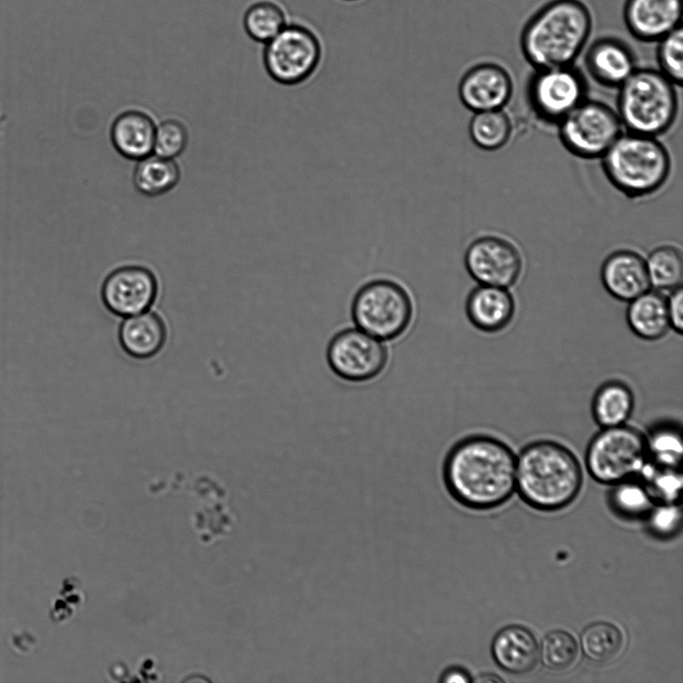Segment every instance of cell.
<instances>
[{
    "mask_svg": "<svg viewBox=\"0 0 683 683\" xmlns=\"http://www.w3.org/2000/svg\"><path fill=\"white\" fill-rule=\"evenodd\" d=\"M513 94V80L502 65L479 62L464 70L457 84L460 103L470 113L503 109Z\"/></svg>",
    "mask_w": 683,
    "mask_h": 683,
    "instance_id": "5bb4252c",
    "label": "cell"
},
{
    "mask_svg": "<svg viewBox=\"0 0 683 683\" xmlns=\"http://www.w3.org/2000/svg\"><path fill=\"white\" fill-rule=\"evenodd\" d=\"M477 682H501L502 679L496 676L495 674H485L481 675L477 679H475Z\"/></svg>",
    "mask_w": 683,
    "mask_h": 683,
    "instance_id": "74e56055",
    "label": "cell"
},
{
    "mask_svg": "<svg viewBox=\"0 0 683 683\" xmlns=\"http://www.w3.org/2000/svg\"><path fill=\"white\" fill-rule=\"evenodd\" d=\"M666 305L670 328L678 334H681L683 330L682 286H679L670 291L669 296L666 298Z\"/></svg>",
    "mask_w": 683,
    "mask_h": 683,
    "instance_id": "d590c367",
    "label": "cell"
},
{
    "mask_svg": "<svg viewBox=\"0 0 683 683\" xmlns=\"http://www.w3.org/2000/svg\"><path fill=\"white\" fill-rule=\"evenodd\" d=\"M463 265L477 284L509 289L520 278L523 258L519 249L509 240L482 235L467 244Z\"/></svg>",
    "mask_w": 683,
    "mask_h": 683,
    "instance_id": "7c38bea8",
    "label": "cell"
},
{
    "mask_svg": "<svg viewBox=\"0 0 683 683\" xmlns=\"http://www.w3.org/2000/svg\"><path fill=\"white\" fill-rule=\"evenodd\" d=\"M440 681L449 683H468L473 681L470 674L460 667H450L445 669L440 676Z\"/></svg>",
    "mask_w": 683,
    "mask_h": 683,
    "instance_id": "8d00e7d4",
    "label": "cell"
},
{
    "mask_svg": "<svg viewBox=\"0 0 683 683\" xmlns=\"http://www.w3.org/2000/svg\"><path fill=\"white\" fill-rule=\"evenodd\" d=\"M646 437L649 459L662 467L677 468L683 452L680 426L664 422L653 426Z\"/></svg>",
    "mask_w": 683,
    "mask_h": 683,
    "instance_id": "f1b7e54d",
    "label": "cell"
},
{
    "mask_svg": "<svg viewBox=\"0 0 683 683\" xmlns=\"http://www.w3.org/2000/svg\"><path fill=\"white\" fill-rule=\"evenodd\" d=\"M416 307V299L406 282L395 276L378 275L356 287L349 315L357 328L392 343L412 328Z\"/></svg>",
    "mask_w": 683,
    "mask_h": 683,
    "instance_id": "277c9868",
    "label": "cell"
},
{
    "mask_svg": "<svg viewBox=\"0 0 683 683\" xmlns=\"http://www.w3.org/2000/svg\"><path fill=\"white\" fill-rule=\"evenodd\" d=\"M628 303L626 321L638 338L656 341L671 329L666 298L659 291L649 289Z\"/></svg>",
    "mask_w": 683,
    "mask_h": 683,
    "instance_id": "7402d4cb",
    "label": "cell"
},
{
    "mask_svg": "<svg viewBox=\"0 0 683 683\" xmlns=\"http://www.w3.org/2000/svg\"><path fill=\"white\" fill-rule=\"evenodd\" d=\"M648 516L649 527L658 537L674 536L680 528L681 512L674 503H662L653 507Z\"/></svg>",
    "mask_w": 683,
    "mask_h": 683,
    "instance_id": "e575fe53",
    "label": "cell"
},
{
    "mask_svg": "<svg viewBox=\"0 0 683 683\" xmlns=\"http://www.w3.org/2000/svg\"><path fill=\"white\" fill-rule=\"evenodd\" d=\"M600 277L605 290L622 302H630L651 289L645 258L629 249L609 254L602 263Z\"/></svg>",
    "mask_w": 683,
    "mask_h": 683,
    "instance_id": "ac0fdd59",
    "label": "cell"
},
{
    "mask_svg": "<svg viewBox=\"0 0 683 683\" xmlns=\"http://www.w3.org/2000/svg\"><path fill=\"white\" fill-rule=\"evenodd\" d=\"M608 181L630 199L650 196L667 182L671 158L656 137L621 134L601 158Z\"/></svg>",
    "mask_w": 683,
    "mask_h": 683,
    "instance_id": "5b68a950",
    "label": "cell"
},
{
    "mask_svg": "<svg viewBox=\"0 0 683 683\" xmlns=\"http://www.w3.org/2000/svg\"><path fill=\"white\" fill-rule=\"evenodd\" d=\"M645 262L651 288L657 291H671L681 286L683 259L677 247H657L649 253Z\"/></svg>",
    "mask_w": 683,
    "mask_h": 683,
    "instance_id": "4316f807",
    "label": "cell"
},
{
    "mask_svg": "<svg viewBox=\"0 0 683 683\" xmlns=\"http://www.w3.org/2000/svg\"><path fill=\"white\" fill-rule=\"evenodd\" d=\"M593 16L582 0H550L525 23L520 48L537 69L571 66L587 45Z\"/></svg>",
    "mask_w": 683,
    "mask_h": 683,
    "instance_id": "7a4b0ae2",
    "label": "cell"
},
{
    "mask_svg": "<svg viewBox=\"0 0 683 683\" xmlns=\"http://www.w3.org/2000/svg\"><path fill=\"white\" fill-rule=\"evenodd\" d=\"M189 129L178 117L168 116L156 123L153 153L177 159L189 143Z\"/></svg>",
    "mask_w": 683,
    "mask_h": 683,
    "instance_id": "1f68e13d",
    "label": "cell"
},
{
    "mask_svg": "<svg viewBox=\"0 0 683 683\" xmlns=\"http://www.w3.org/2000/svg\"><path fill=\"white\" fill-rule=\"evenodd\" d=\"M656 57L661 71L676 86L683 81V30L682 26L657 41Z\"/></svg>",
    "mask_w": 683,
    "mask_h": 683,
    "instance_id": "d6a6232c",
    "label": "cell"
},
{
    "mask_svg": "<svg viewBox=\"0 0 683 683\" xmlns=\"http://www.w3.org/2000/svg\"><path fill=\"white\" fill-rule=\"evenodd\" d=\"M467 134L473 145L484 151H495L507 144L512 122L503 109L472 113Z\"/></svg>",
    "mask_w": 683,
    "mask_h": 683,
    "instance_id": "484cf974",
    "label": "cell"
},
{
    "mask_svg": "<svg viewBox=\"0 0 683 683\" xmlns=\"http://www.w3.org/2000/svg\"><path fill=\"white\" fill-rule=\"evenodd\" d=\"M515 311V300L507 288L478 284L465 300L468 321L485 333L504 330L513 320Z\"/></svg>",
    "mask_w": 683,
    "mask_h": 683,
    "instance_id": "d6986e66",
    "label": "cell"
},
{
    "mask_svg": "<svg viewBox=\"0 0 683 683\" xmlns=\"http://www.w3.org/2000/svg\"><path fill=\"white\" fill-rule=\"evenodd\" d=\"M646 437L627 424L601 428L589 441L585 463L590 476L602 484H616L640 473L648 462Z\"/></svg>",
    "mask_w": 683,
    "mask_h": 683,
    "instance_id": "ba28073f",
    "label": "cell"
},
{
    "mask_svg": "<svg viewBox=\"0 0 683 683\" xmlns=\"http://www.w3.org/2000/svg\"><path fill=\"white\" fill-rule=\"evenodd\" d=\"M391 360V349L356 326L337 330L325 347L328 369L338 379L364 384L381 377Z\"/></svg>",
    "mask_w": 683,
    "mask_h": 683,
    "instance_id": "9c48e42d",
    "label": "cell"
},
{
    "mask_svg": "<svg viewBox=\"0 0 683 683\" xmlns=\"http://www.w3.org/2000/svg\"><path fill=\"white\" fill-rule=\"evenodd\" d=\"M182 170L177 159H170L152 153L138 161L132 172V183L142 196L156 198L177 187Z\"/></svg>",
    "mask_w": 683,
    "mask_h": 683,
    "instance_id": "603a6c76",
    "label": "cell"
},
{
    "mask_svg": "<svg viewBox=\"0 0 683 683\" xmlns=\"http://www.w3.org/2000/svg\"><path fill=\"white\" fill-rule=\"evenodd\" d=\"M167 335L163 318L150 310L125 317L118 331V339L123 351L140 360L157 355L163 349Z\"/></svg>",
    "mask_w": 683,
    "mask_h": 683,
    "instance_id": "ffe728a7",
    "label": "cell"
},
{
    "mask_svg": "<svg viewBox=\"0 0 683 683\" xmlns=\"http://www.w3.org/2000/svg\"><path fill=\"white\" fill-rule=\"evenodd\" d=\"M582 480L577 457L557 441H533L516 456V490L537 510L565 508L578 496Z\"/></svg>",
    "mask_w": 683,
    "mask_h": 683,
    "instance_id": "3957f363",
    "label": "cell"
},
{
    "mask_svg": "<svg viewBox=\"0 0 683 683\" xmlns=\"http://www.w3.org/2000/svg\"><path fill=\"white\" fill-rule=\"evenodd\" d=\"M156 123L154 115L143 107L120 110L110 123L112 147L121 157L134 162L152 154Z\"/></svg>",
    "mask_w": 683,
    "mask_h": 683,
    "instance_id": "2e32d148",
    "label": "cell"
},
{
    "mask_svg": "<svg viewBox=\"0 0 683 683\" xmlns=\"http://www.w3.org/2000/svg\"><path fill=\"white\" fill-rule=\"evenodd\" d=\"M587 84L571 66L537 69L527 85V100L536 117L558 124L586 98Z\"/></svg>",
    "mask_w": 683,
    "mask_h": 683,
    "instance_id": "8fae6325",
    "label": "cell"
},
{
    "mask_svg": "<svg viewBox=\"0 0 683 683\" xmlns=\"http://www.w3.org/2000/svg\"><path fill=\"white\" fill-rule=\"evenodd\" d=\"M342 1H346V2H355V1H360V0H342Z\"/></svg>",
    "mask_w": 683,
    "mask_h": 683,
    "instance_id": "f35d334b",
    "label": "cell"
},
{
    "mask_svg": "<svg viewBox=\"0 0 683 683\" xmlns=\"http://www.w3.org/2000/svg\"><path fill=\"white\" fill-rule=\"evenodd\" d=\"M563 147L581 159H601L622 134V124L607 104L584 100L558 124Z\"/></svg>",
    "mask_w": 683,
    "mask_h": 683,
    "instance_id": "30bf717a",
    "label": "cell"
},
{
    "mask_svg": "<svg viewBox=\"0 0 683 683\" xmlns=\"http://www.w3.org/2000/svg\"><path fill=\"white\" fill-rule=\"evenodd\" d=\"M261 65L273 81L295 85L309 79L323 64L326 43L308 21L291 17L289 23L262 45Z\"/></svg>",
    "mask_w": 683,
    "mask_h": 683,
    "instance_id": "52a82bcc",
    "label": "cell"
},
{
    "mask_svg": "<svg viewBox=\"0 0 683 683\" xmlns=\"http://www.w3.org/2000/svg\"><path fill=\"white\" fill-rule=\"evenodd\" d=\"M491 653L501 669L523 674L531 671L539 661V643L526 627L509 625L493 638Z\"/></svg>",
    "mask_w": 683,
    "mask_h": 683,
    "instance_id": "44dd1931",
    "label": "cell"
},
{
    "mask_svg": "<svg viewBox=\"0 0 683 683\" xmlns=\"http://www.w3.org/2000/svg\"><path fill=\"white\" fill-rule=\"evenodd\" d=\"M683 0H625L623 20L631 36L657 42L682 26Z\"/></svg>",
    "mask_w": 683,
    "mask_h": 683,
    "instance_id": "9a60e30c",
    "label": "cell"
},
{
    "mask_svg": "<svg viewBox=\"0 0 683 683\" xmlns=\"http://www.w3.org/2000/svg\"><path fill=\"white\" fill-rule=\"evenodd\" d=\"M640 473L643 474L646 486L654 499H660L663 503H674L678 498L682 478L676 468L662 467L648 460Z\"/></svg>",
    "mask_w": 683,
    "mask_h": 683,
    "instance_id": "836d02e7",
    "label": "cell"
},
{
    "mask_svg": "<svg viewBox=\"0 0 683 683\" xmlns=\"http://www.w3.org/2000/svg\"><path fill=\"white\" fill-rule=\"evenodd\" d=\"M443 484L458 504L488 510L505 503L516 490V455L495 436H464L447 451L441 468Z\"/></svg>",
    "mask_w": 683,
    "mask_h": 683,
    "instance_id": "6da1fadb",
    "label": "cell"
},
{
    "mask_svg": "<svg viewBox=\"0 0 683 683\" xmlns=\"http://www.w3.org/2000/svg\"><path fill=\"white\" fill-rule=\"evenodd\" d=\"M585 67L600 85L618 88L636 70V56L622 39L604 36L588 47Z\"/></svg>",
    "mask_w": 683,
    "mask_h": 683,
    "instance_id": "e0dca14e",
    "label": "cell"
},
{
    "mask_svg": "<svg viewBox=\"0 0 683 683\" xmlns=\"http://www.w3.org/2000/svg\"><path fill=\"white\" fill-rule=\"evenodd\" d=\"M158 287L152 269L141 264H124L104 278L101 299L108 311L125 318L149 310L156 300Z\"/></svg>",
    "mask_w": 683,
    "mask_h": 683,
    "instance_id": "4fadbf2b",
    "label": "cell"
},
{
    "mask_svg": "<svg viewBox=\"0 0 683 683\" xmlns=\"http://www.w3.org/2000/svg\"><path fill=\"white\" fill-rule=\"evenodd\" d=\"M635 407L631 388L623 381L608 380L595 391L591 413L600 428L616 427L627 423Z\"/></svg>",
    "mask_w": 683,
    "mask_h": 683,
    "instance_id": "cb8c5ba5",
    "label": "cell"
},
{
    "mask_svg": "<svg viewBox=\"0 0 683 683\" xmlns=\"http://www.w3.org/2000/svg\"><path fill=\"white\" fill-rule=\"evenodd\" d=\"M579 646L567 631L553 630L545 635L539 644V659L553 671L570 668L577 660Z\"/></svg>",
    "mask_w": 683,
    "mask_h": 683,
    "instance_id": "4dcf8cb0",
    "label": "cell"
},
{
    "mask_svg": "<svg viewBox=\"0 0 683 683\" xmlns=\"http://www.w3.org/2000/svg\"><path fill=\"white\" fill-rule=\"evenodd\" d=\"M610 502L620 516L631 519L648 515L654 507V498L646 484L628 479L615 484Z\"/></svg>",
    "mask_w": 683,
    "mask_h": 683,
    "instance_id": "f546056e",
    "label": "cell"
},
{
    "mask_svg": "<svg viewBox=\"0 0 683 683\" xmlns=\"http://www.w3.org/2000/svg\"><path fill=\"white\" fill-rule=\"evenodd\" d=\"M291 16L280 0H251L242 16L246 35L264 45L275 37L290 21Z\"/></svg>",
    "mask_w": 683,
    "mask_h": 683,
    "instance_id": "d4e9b609",
    "label": "cell"
},
{
    "mask_svg": "<svg viewBox=\"0 0 683 683\" xmlns=\"http://www.w3.org/2000/svg\"><path fill=\"white\" fill-rule=\"evenodd\" d=\"M623 647V634L612 623L598 621L588 625L580 635V648L594 662L614 659Z\"/></svg>",
    "mask_w": 683,
    "mask_h": 683,
    "instance_id": "83f0119b",
    "label": "cell"
},
{
    "mask_svg": "<svg viewBox=\"0 0 683 683\" xmlns=\"http://www.w3.org/2000/svg\"><path fill=\"white\" fill-rule=\"evenodd\" d=\"M618 88L617 114L628 132L658 137L672 127L678 113L676 85L661 71L636 68Z\"/></svg>",
    "mask_w": 683,
    "mask_h": 683,
    "instance_id": "8992f818",
    "label": "cell"
}]
</instances>
